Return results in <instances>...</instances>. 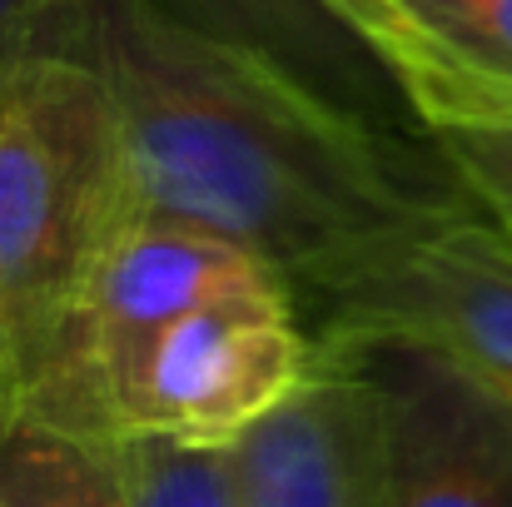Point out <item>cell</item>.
<instances>
[{"label": "cell", "instance_id": "1", "mask_svg": "<svg viewBox=\"0 0 512 507\" xmlns=\"http://www.w3.org/2000/svg\"><path fill=\"white\" fill-rule=\"evenodd\" d=\"M65 55L110 85L135 204L249 249L304 314L478 209L433 140L383 130L150 0H80Z\"/></svg>", "mask_w": 512, "mask_h": 507}, {"label": "cell", "instance_id": "2", "mask_svg": "<svg viewBox=\"0 0 512 507\" xmlns=\"http://www.w3.org/2000/svg\"><path fill=\"white\" fill-rule=\"evenodd\" d=\"M125 130L100 70L40 50L0 80V358L25 418L115 443L90 373V304L135 219Z\"/></svg>", "mask_w": 512, "mask_h": 507}, {"label": "cell", "instance_id": "3", "mask_svg": "<svg viewBox=\"0 0 512 507\" xmlns=\"http://www.w3.org/2000/svg\"><path fill=\"white\" fill-rule=\"evenodd\" d=\"M368 383L378 507H512V413L448 353L403 334H334Z\"/></svg>", "mask_w": 512, "mask_h": 507}, {"label": "cell", "instance_id": "4", "mask_svg": "<svg viewBox=\"0 0 512 507\" xmlns=\"http://www.w3.org/2000/svg\"><path fill=\"white\" fill-rule=\"evenodd\" d=\"M319 368V338L299 294L279 279H249L199 304L160 348L135 433L234 448L279 413Z\"/></svg>", "mask_w": 512, "mask_h": 507}, {"label": "cell", "instance_id": "5", "mask_svg": "<svg viewBox=\"0 0 512 507\" xmlns=\"http://www.w3.org/2000/svg\"><path fill=\"white\" fill-rule=\"evenodd\" d=\"M314 338L403 334L448 353L512 413V239L483 214H458L388 264L314 304Z\"/></svg>", "mask_w": 512, "mask_h": 507}, {"label": "cell", "instance_id": "6", "mask_svg": "<svg viewBox=\"0 0 512 507\" xmlns=\"http://www.w3.org/2000/svg\"><path fill=\"white\" fill-rule=\"evenodd\" d=\"M274 274L249 249L194 229L184 219L135 209L120 249L110 254V269L90 304V334H85V373L100 403V418L110 438H130L150 368L165 348V338L214 294Z\"/></svg>", "mask_w": 512, "mask_h": 507}, {"label": "cell", "instance_id": "7", "mask_svg": "<svg viewBox=\"0 0 512 507\" xmlns=\"http://www.w3.org/2000/svg\"><path fill=\"white\" fill-rule=\"evenodd\" d=\"M403 90L418 135L512 105V0H319Z\"/></svg>", "mask_w": 512, "mask_h": 507}, {"label": "cell", "instance_id": "8", "mask_svg": "<svg viewBox=\"0 0 512 507\" xmlns=\"http://www.w3.org/2000/svg\"><path fill=\"white\" fill-rule=\"evenodd\" d=\"M244 507H378V443L368 383L319 343L314 378L244 443Z\"/></svg>", "mask_w": 512, "mask_h": 507}, {"label": "cell", "instance_id": "9", "mask_svg": "<svg viewBox=\"0 0 512 507\" xmlns=\"http://www.w3.org/2000/svg\"><path fill=\"white\" fill-rule=\"evenodd\" d=\"M150 5H160L189 30H204L214 40L244 45L284 65L324 100H334L383 130L418 135L403 90L319 0H150Z\"/></svg>", "mask_w": 512, "mask_h": 507}, {"label": "cell", "instance_id": "10", "mask_svg": "<svg viewBox=\"0 0 512 507\" xmlns=\"http://www.w3.org/2000/svg\"><path fill=\"white\" fill-rule=\"evenodd\" d=\"M0 503L5 507H125L120 443L60 433L40 418L0 443Z\"/></svg>", "mask_w": 512, "mask_h": 507}, {"label": "cell", "instance_id": "11", "mask_svg": "<svg viewBox=\"0 0 512 507\" xmlns=\"http://www.w3.org/2000/svg\"><path fill=\"white\" fill-rule=\"evenodd\" d=\"M120 473L125 507H244L234 448L135 433L120 438Z\"/></svg>", "mask_w": 512, "mask_h": 507}, {"label": "cell", "instance_id": "12", "mask_svg": "<svg viewBox=\"0 0 512 507\" xmlns=\"http://www.w3.org/2000/svg\"><path fill=\"white\" fill-rule=\"evenodd\" d=\"M423 140H433L468 199L512 239V105L443 120L423 130Z\"/></svg>", "mask_w": 512, "mask_h": 507}, {"label": "cell", "instance_id": "13", "mask_svg": "<svg viewBox=\"0 0 512 507\" xmlns=\"http://www.w3.org/2000/svg\"><path fill=\"white\" fill-rule=\"evenodd\" d=\"M80 0L50 10V15H35V20H15V25H0V80L15 75L25 60H35L40 50H65V30H70V10Z\"/></svg>", "mask_w": 512, "mask_h": 507}, {"label": "cell", "instance_id": "14", "mask_svg": "<svg viewBox=\"0 0 512 507\" xmlns=\"http://www.w3.org/2000/svg\"><path fill=\"white\" fill-rule=\"evenodd\" d=\"M20 418H25V398H20V388H15L5 358H0V443L20 428Z\"/></svg>", "mask_w": 512, "mask_h": 507}, {"label": "cell", "instance_id": "15", "mask_svg": "<svg viewBox=\"0 0 512 507\" xmlns=\"http://www.w3.org/2000/svg\"><path fill=\"white\" fill-rule=\"evenodd\" d=\"M70 0H0V25H15V20H35V15H50Z\"/></svg>", "mask_w": 512, "mask_h": 507}, {"label": "cell", "instance_id": "16", "mask_svg": "<svg viewBox=\"0 0 512 507\" xmlns=\"http://www.w3.org/2000/svg\"><path fill=\"white\" fill-rule=\"evenodd\" d=\"M0 507H5V503H0Z\"/></svg>", "mask_w": 512, "mask_h": 507}]
</instances>
